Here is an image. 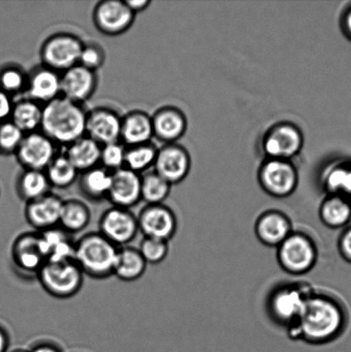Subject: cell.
Returning a JSON list of instances; mask_svg holds the SVG:
<instances>
[{
	"mask_svg": "<svg viewBox=\"0 0 351 352\" xmlns=\"http://www.w3.org/2000/svg\"><path fill=\"white\" fill-rule=\"evenodd\" d=\"M346 325L345 309L336 299L325 294L309 293L304 309L292 329L306 342L321 344L331 342L343 332Z\"/></svg>",
	"mask_w": 351,
	"mask_h": 352,
	"instance_id": "obj_1",
	"label": "cell"
},
{
	"mask_svg": "<svg viewBox=\"0 0 351 352\" xmlns=\"http://www.w3.org/2000/svg\"><path fill=\"white\" fill-rule=\"evenodd\" d=\"M86 116L81 104L60 96L43 106L41 133L55 144L67 147L85 136Z\"/></svg>",
	"mask_w": 351,
	"mask_h": 352,
	"instance_id": "obj_2",
	"label": "cell"
},
{
	"mask_svg": "<svg viewBox=\"0 0 351 352\" xmlns=\"http://www.w3.org/2000/svg\"><path fill=\"white\" fill-rule=\"evenodd\" d=\"M118 248L101 233H88L75 243L74 261L88 277L108 278L113 276Z\"/></svg>",
	"mask_w": 351,
	"mask_h": 352,
	"instance_id": "obj_3",
	"label": "cell"
},
{
	"mask_svg": "<svg viewBox=\"0 0 351 352\" xmlns=\"http://www.w3.org/2000/svg\"><path fill=\"white\" fill-rule=\"evenodd\" d=\"M36 277L47 294L68 299L80 292L84 274L74 260H69L45 262Z\"/></svg>",
	"mask_w": 351,
	"mask_h": 352,
	"instance_id": "obj_4",
	"label": "cell"
},
{
	"mask_svg": "<svg viewBox=\"0 0 351 352\" xmlns=\"http://www.w3.org/2000/svg\"><path fill=\"white\" fill-rule=\"evenodd\" d=\"M277 248L278 262L288 274H307L317 262V248L306 234L293 231Z\"/></svg>",
	"mask_w": 351,
	"mask_h": 352,
	"instance_id": "obj_5",
	"label": "cell"
},
{
	"mask_svg": "<svg viewBox=\"0 0 351 352\" xmlns=\"http://www.w3.org/2000/svg\"><path fill=\"white\" fill-rule=\"evenodd\" d=\"M84 43L73 34L60 32L52 34L41 47L40 56L45 67L58 74L78 65Z\"/></svg>",
	"mask_w": 351,
	"mask_h": 352,
	"instance_id": "obj_6",
	"label": "cell"
},
{
	"mask_svg": "<svg viewBox=\"0 0 351 352\" xmlns=\"http://www.w3.org/2000/svg\"><path fill=\"white\" fill-rule=\"evenodd\" d=\"M304 146V133L290 122L275 123L264 134L261 143L266 158L288 161L298 156Z\"/></svg>",
	"mask_w": 351,
	"mask_h": 352,
	"instance_id": "obj_7",
	"label": "cell"
},
{
	"mask_svg": "<svg viewBox=\"0 0 351 352\" xmlns=\"http://www.w3.org/2000/svg\"><path fill=\"white\" fill-rule=\"evenodd\" d=\"M258 181L267 195L286 198L297 188V168L291 161L266 158L258 170Z\"/></svg>",
	"mask_w": 351,
	"mask_h": 352,
	"instance_id": "obj_8",
	"label": "cell"
},
{
	"mask_svg": "<svg viewBox=\"0 0 351 352\" xmlns=\"http://www.w3.org/2000/svg\"><path fill=\"white\" fill-rule=\"evenodd\" d=\"M135 16L124 0H102L96 3L92 19L99 32L118 36L131 29Z\"/></svg>",
	"mask_w": 351,
	"mask_h": 352,
	"instance_id": "obj_9",
	"label": "cell"
},
{
	"mask_svg": "<svg viewBox=\"0 0 351 352\" xmlns=\"http://www.w3.org/2000/svg\"><path fill=\"white\" fill-rule=\"evenodd\" d=\"M139 231L137 217L122 207L105 210L99 221V233L118 248L132 243Z\"/></svg>",
	"mask_w": 351,
	"mask_h": 352,
	"instance_id": "obj_10",
	"label": "cell"
},
{
	"mask_svg": "<svg viewBox=\"0 0 351 352\" xmlns=\"http://www.w3.org/2000/svg\"><path fill=\"white\" fill-rule=\"evenodd\" d=\"M15 155L24 170L45 171L58 154L56 144L37 131L24 135Z\"/></svg>",
	"mask_w": 351,
	"mask_h": 352,
	"instance_id": "obj_11",
	"label": "cell"
},
{
	"mask_svg": "<svg viewBox=\"0 0 351 352\" xmlns=\"http://www.w3.org/2000/svg\"><path fill=\"white\" fill-rule=\"evenodd\" d=\"M190 154L177 143L166 144L158 148L154 171L171 186L183 182L191 170Z\"/></svg>",
	"mask_w": 351,
	"mask_h": 352,
	"instance_id": "obj_12",
	"label": "cell"
},
{
	"mask_svg": "<svg viewBox=\"0 0 351 352\" xmlns=\"http://www.w3.org/2000/svg\"><path fill=\"white\" fill-rule=\"evenodd\" d=\"M139 230L144 237L168 241L177 230V219L173 210L164 206L146 205L137 217Z\"/></svg>",
	"mask_w": 351,
	"mask_h": 352,
	"instance_id": "obj_13",
	"label": "cell"
},
{
	"mask_svg": "<svg viewBox=\"0 0 351 352\" xmlns=\"http://www.w3.org/2000/svg\"><path fill=\"white\" fill-rule=\"evenodd\" d=\"M122 130V117L115 110L98 107L87 112L85 135L100 146L119 142Z\"/></svg>",
	"mask_w": 351,
	"mask_h": 352,
	"instance_id": "obj_14",
	"label": "cell"
},
{
	"mask_svg": "<svg viewBox=\"0 0 351 352\" xmlns=\"http://www.w3.org/2000/svg\"><path fill=\"white\" fill-rule=\"evenodd\" d=\"M308 294L304 289L294 285L276 289L269 301L271 315L278 322L293 327L301 316Z\"/></svg>",
	"mask_w": 351,
	"mask_h": 352,
	"instance_id": "obj_15",
	"label": "cell"
},
{
	"mask_svg": "<svg viewBox=\"0 0 351 352\" xmlns=\"http://www.w3.org/2000/svg\"><path fill=\"white\" fill-rule=\"evenodd\" d=\"M60 85L61 96L82 105L94 96L98 86V74L77 65L61 74Z\"/></svg>",
	"mask_w": 351,
	"mask_h": 352,
	"instance_id": "obj_16",
	"label": "cell"
},
{
	"mask_svg": "<svg viewBox=\"0 0 351 352\" xmlns=\"http://www.w3.org/2000/svg\"><path fill=\"white\" fill-rule=\"evenodd\" d=\"M14 267L23 274H36L46 262L39 243L38 232L20 234L12 247Z\"/></svg>",
	"mask_w": 351,
	"mask_h": 352,
	"instance_id": "obj_17",
	"label": "cell"
},
{
	"mask_svg": "<svg viewBox=\"0 0 351 352\" xmlns=\"http://www.w3.org/2000/svg\"><path fill=\"white\" fill-rule=\"evenodd\" d=\"M64 200L60 196L48 193L40 199L26 203L24 215L30 226L39 231L53 229L60 224Z\"/></svg>",
	"mask_w": 351,
	"mask_h": 352,
	"instance_id": "obj_18",
	"label": "cell"
},
{
	"mask_svg": "<svg viewBox=\"0 0 351 352\" xmlns=\"http://www.w3.org/2000/svg\"><path fill=\"white\" fill-rule=\"evenodd\" d=\"M106 199L113 206L129 209L141 200V175L125 167L112 172V182Z\"/></svg>",
	"mask_w": 351,
	"mask_h": 352,
	"instance_id": "obj_19",
	"label": "cell"
},
{
	"mask_svg": "<svg viewBox=\"0 0 351 352\" xmlns=\"http://www.w3.org/2000/svg\"><path fill=\"white\" fill-rule=\"evenodd\" d=\"M154 138L166 144L177 143L188 130V119L180 109L164 106L151 116Z\"/></svg>",
	"mask_w": 351,
	"mask_h": 352,
	"instance_id": "obj_20",
	"label": "cell"
},
{
	"mask_svg": "<svg viewBox=\"0 0 351 352\" xmlns=\"http://www.w3.org/2000/svg\"><path fill=\"white\" fill-rule=\"evenodd\" d=\"M61 74L52 69L40 65L27 74L25 91L27 98L46 105L61 96Z\"/></svg>",
	"mask_w": 351,
	"mask_h": 352,
	"instance_id": "obj_21",
	"label": "cell"
},
{
	"mask_svg": "<svg viewBox=\"0 0 351 352\" xmlns=\"http://www.w3.org/2000/svg\"><path fill=\"white\" fill-rule=\"evenodd\" d=\"M292 232L290 219L280 210H267L256 221V236L267 246L278 248Z\"/></svg>",
	"mask_w": 351,
	"mask_h": 352,
	"instance_id": "obj_22",
	"label": "cell"
},
{
	"mask_svg": "<svg viewBox=\"0 0 351 352\" xmlns=\"http://www.w3.org/2000/svg\"><path fill=\"white\" fill-rule=\"evenodd\" d=\"M154 138L151 116L141 110H133L122 117L120 142L126 146L150 143Z\"/></svg>",
	"mask_w": 351,
	"mask_h": 352,
	"instance_id": "obj_23",
	"label": "cell"
},
{
	"mask_svg": "<svg viewBox=\"0 0 351 352\" xmlns=\"http://www.w3.org/2000/svg\"><path fill=\"white\" fill-rule=\"evenodd\" d=\"M39 243L47 261H63L74 260L75 243L71 234L61 228L38 232Z\"/></svg>",
	"mask_w": 351,
	"mask_h": 352,
	"instance_id": "obj_24",
	"label": "cell"
},
{
	"mask_svg": "<svg viewBox=\"0 0 351 352\" xmlns=\"http://www.w3.org/2000/svg\"><path fill=\"white\" fill-rule=\"evenodd\" d=\"M102 146L88 136H84L67 146L65 156L79 173L100 166Z\"/></svg>",
	"mask_w": 351,
	"mask_h": 352,
	"instance_id": "obj_25",
	"label": "cell"
},
{
	"mask_svg": "<svg viewBox=\"0 0 351 352\" xmlns=\"http://www.w3.org/2000/svg\"><path fill=\"white\" fill-rule=\"evenodd\" d=\"M146 261L137 248L124 246L118 248L113 276L124 282H133L144 274Z\"/></svg>",
	"mask_w": 351,
	"mask_h": 352,
	"instance_id": "obj_26",
	"label": "cell"
},
{
	"mask_svg": "<svg viewBox=\"0 0 351 352\" xmlns=\"http://www.w3.org/2000/svg\"><path fill=\"white\" fill-rule=\"evenodd\" d=\"M319 217L331 229L346 226L351 219V200L343 195H330L319 207Z\"/></svg>",
	"mask_w": 351,
	"mask_h": 352,
	"instance_id": "obj_27",
	"label": "cell"
},
{
	"mask_svg": "<svg viewBox=\"0 0 351 352\" xmlns=\"http://www.w3.org/2000/svg\"><path fill=\"white\" fill-rule=\"evenodd\" d=\"M52 188L45 171L24 170L17 177L16 190L26 203L48 195Z\"/></svg>",
	"mask_w": 351,
	"mask_h": 352,
	"instance_id": "obj_28",
	"label": "cell"
},
{
	"mask_svg": "<svg viewBox=\"0 0 351 352\" xmlns=\"http://www.w3.org/2000/svg\"><path fill=\"white\" fill-rule=\"evenodd\" d=\"M43 113V105L25 98L14 103L10 120L24 134L37 132L38 129H41Z\"/></svg>",
	"mask_w": 351,
	"mask_h": 352,
	"instance_id": "obj_29",
	"label": "cell"
},
{
	"mask_svg": "<svg viewBox=\"0 0 351 352\" xmlns=\"http://www.w3.org/2000/svg\"><path fill=\"white\" fill-rule=\"evenodd\" d=\"M91 220V210L84 202L75 199L64 200L58 224L61 229L69 234L81 232L89 226Z\"/></svg>",
	"mask_w": 351,
	"mask_h": 352,
	"instance_id": "obj_30",
	"label": "cell"
},
{
	"mask_svg": "<svg viewBox=\"0 0 351 352\" xmlns=\"http://www.w3.org/2000/svg\"><path fill=\"white\" fill-rule=\"evenodd\" d=\"M112 182V172L102 166L82 172L79 179V188L82 195L92 200H100L108 197Z\"/></svg>",
	"mask_w": 351,
	"mask_h": 352,
	"instance_id": "obj_31",
	"label": "cell"
},
{
	"mask_svg": "<svg viewBox=\"0 0 351 352\" xmlns=\"http://www.w3.org/2000/svg\"><path fill=\"white\" fill-rule=\"evenodd\" d=\"M51 186L58 189L70 188L78 177L79 172L65 154H58L45 170Z\"/></svg>",
	"mask_w": 351,
	"mask_h": 352,
	"instance_id": "obj_32",
	"label": "cell"
},
{
	"mask_svg": "<svg viewBox=\"0 0 351 352\" xmlns=\"http://www.w3.org/2000/svg\"><path fill=\"white\" fill-rule=\"evenodd\" d=\"M172 186L156 172L141 175V200L147 205H159L170 195Z\"/></svg>",
	"mask_w": 351,
	"mask_h": 352,
	"instance_id": "obj_33",
	"label": "cell"
},
{
	"mask_svg": "<svg viewBox=\"0 0 351 352\" xmlns=\"http://www.w3.org/2000/svg\"><path fill=\"white\" fill-rule=\"evenodd\" d=\"M126 147L125 168L141 175L154 166L158 151L154 144Z\"/></svg>",
	"mask_w": 351,
	"mask_h": 352,
	"instance_id": "obj_34",
	"label": "cell"
},
{
	"mask_svg": "<svg viewBox=\"0 0 351 352\" xmlns=\"http://www.w3.org/2000/svg\"><path fill=\"white\" fill-rule=\"evenodd\" d=\"M27 74L15 65H5L0 69V89L10 96L25 91Z\"/></svg>",
	"mask_w": 351,
	"mask_h": 352,
	"instance_id": "obj_35",
	"label": "cell"
},
{
	"mask_svg": "<svg viewBox=\"0 0 351 352\" xmlns=\"http://www.w3.org/2000/svg\"><path fill=\"white\" fill-rule=\"evenodd\" d=\"M137 250H139L147 264L157 265L167 258L170 247H168V241L144 237L141 241Z\"/></svg>",
	"mask_w": 351,
	"mask_h": 352,
	"instance_id": "obj_36",
	"label": "cell"
},
{
	"mask_svg": "<svg viewBox=\"0 0 351 352\" xmlns=\"http://www.w3.org/2000/svg\"><path fill=\"white\" fill-rule=\"evenodd\" d=\"M24 135L25 134L10 120L0 124V153L15 155Z\"/></svg>",
	"mask_w": 351,
	"mask_h": 352,
	"instance_id": "obj_37",
	"label": "cell"
},
{
	"mask_svg": "<svg viewBox=\"0 0 351 352\" xmlns=\"http://www.w3.org/2000/svg\"><path fill=\"white\" fill-rule=\"evenodd\" d=\"M126 149L120 141L102 146L100 164L110 172L125 167Z\"/></svg>",
	"mask_w": 351,
	"mask_h": 352,
	"instance_id": "obj_38",
	"label": "cell"
},
{
	"mask_svg": "<svg viewBox=\"0 0 351 352\" xmlns=\"http://www.w3.org/2000/svg\"><path fill=\"white\" fill-rule=\"evenodd\" d=\"M105 61V51L99 44L84 43L80 58H79L78 65L89 69V70L96 72L103 67Z\"/></svg>",
	"mask_w": 351,
	"mask_h": 352,
	"instance_id": "obj_39",
	"label": "cell"
},
{
	"mask_svg": "<svg viewBox=\"0 0 351 352\" xmlns=\"http://www.w3.org/2000/svg\"><path fill=\"white\" fill-rule=\"evenodd\" d=\"M14 103L12 96L0 89V124L10 120Z\"/></svg>",
	"mask_w": 351,
	"mask_h": 352,
	"instance_id": "obj_40",
	"label": "cell"
},
{
	"mask_svg": "<svg viewBox=\"0 0 351 352\" xmlns=\"http://www.w3.org/2000/svg\"><path fill=\"white\" fill-rule=\"evenodd\" d=\"M339 250L341 256L351 263V226L347 228L340 236Z\"/></svg>",
	"mask_w": 351,
	"mask_h": 352,
	"instance_id": "obj_41",
	"label": "cell"
},
{
	"mask_svg": "<svg viewBox=\"0 0 351 352\" xmlns=\"http://www.w3.org/2000/svg\"><path fill=\"white\" fill-rule=\"evenodd\" d=\"M128 6V8L137 15V13H140L149 8L151 5L150 0H124Z\"/></svg>",
	"mask_w": 351,
	"mask_h": 352,
	"instance_id": "obj_42",
	"label": "cell"
},
{
	"mask_svg": "<svg viewBox=\"0 0 351 352\" xmlns=\"http://www.w3.org/2000/svg\"><path fill=\"white\" fill-rule=\"evenodd\" d=\"M29 352H63L56 344L50 342H41L34 344Z\"/></svg>",
	"mask_w": 351,
	"mask_h": 352,
	"instance_id": "obj_43",
	"label": "cell"
},
{
	"mask_svg": "<svg viewBox=\"0 0 351 352\" xmlns=\"http://www.w3.org/2000/svg\"><path fill=\"white\" fill-rule=\"evenodd\" d=\"M341 29L345 36L351 41V6L343 14L341 19Z\"/></svg>",
	"mask_w": 351,
	"mask_h": 352,
	"instance_id": "obj_44",
	"label": "cell"
},
{
	"mask_svg": "<svg viewBox=\"0 0 351 352\" xmlns=\"http://www.w3.org/2000/svg\"><path fill=\"white\" fill-rule=\"evenodd\" d=\"M10 336L5 327L0 326V352L8 351Z\"/></svg>",
	"mask_w": 351,
	"mask_h": 352,
	"instance_id": "obj_45",
	"label": "cell"
},
{
	"mask_svg": "<svg viewBox=\"0 0 351 352\" xmlns=\"http://www.w3.org/2000/svg\"><path fill=\"white\" fill-rule=\"evenodd\" d=\"M10 352H29V350H24L22 349V348H17V349H14Z\"/></svg>",
	"mask_w": 351,
	"mask_h": 352,
	"instance_id": "obj_46",
	"label": "cell"
}]
</instances>
